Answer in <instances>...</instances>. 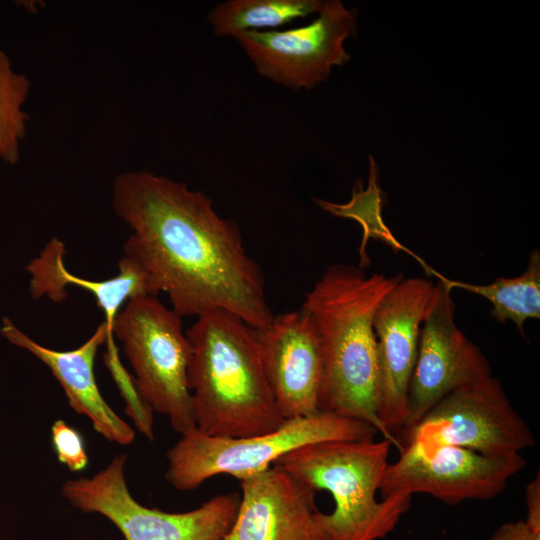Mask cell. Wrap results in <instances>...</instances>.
I'll return each instance as SVG.
<instances>
[{"label": "cell", "instance_id": "cell-1", "mask_svg": "<svg viewBox=\"0 0 540 540\" xmlns=\"http://www.w3.org/2000/svg\"><path fill=\"white\" fill-rule=\"evenodd\" d=\"M112 207L132 230L124 256L143 271L151 296L165 293L182 317L224 310L254 329L272 320L260 266L237 223L218 215L206 194L126 171L113 182Z\"/></svg>", "mask_w": 540, "mask_h": 540}, {"label": "cell", "instance_id": "cell-2", "mask_svg": "<svg viewBox=\"0 0 540 540\" xmlns=\"http://www.w3.org/2000/svg\"><path fill=\"white\" fill-rule=\"evenodd\" d=\"M402 278L366 275L361 268L335 264L306 294L301 307L310 315L321 345L319 411L368 423L390 442L378 415L373 318L382 298Z\"/></svg>", "mask_w": 540, "mask_h": 540}, {"label": "cell", "instance_id": "cell-3", "mask_svg": "<svg viewBox=\"0 0 540 540\" xmlns=\"http://www.w3.org/2000/svg\"><path fill=\"white\" fill-rule=\"evenodd\" d=\"M188 387L196 429L243 438L275 431L284 422L274 400L255 330L236 315L213 310L187 330Z\"/></svg>", "mask_w": 540, "mask_h": 540}, {"label": "cell", "instance_id": "cell-4", "mask_svg": "<svg viewBox=\"0 0 540 540\" xmlns=\"http://www.w3.org/2000/svg\"><path fill=\"white\" fill-rule=\"evenodd\" d=\"M392 443L382 440H339L304 445L273 466L288 472L316 492L328 491L335 507L319 512L332 540H381L409 510L411 495L376 497L389 464Z\"/></svg>", "mask_w": 540, "mask_h": 540}, {"label": "cell", "instance_id": "cell-5", "mask_svg": "<svg viewBox=\"0 0 540 540\" xmlns=\"http://www.w3.org/2000/svg\"><path fill=\"white\" fill-rule=\"evenodd\" d=\"M377 434L368 423L321 411L285 419L275 431L243 438L209 436L194 428L168 450L165 478L180 491L194 490L220 474L240 481L272 467L282 456L304 445L371 440Z\"/></svg>", "mask_w": 540, "mask_h": 540}, {"label": "cell", "instance_id": "cell-6", "mask_svg": "<svg viewBox=\"0 0 540 540\" xmlns=\"http://www.w3.org/2000/svg\"><path fill=\"white\" fill-rule=\"evenodd\" d=\"M182 318L157 297L143 295L125 303L112 327L134 370L140 395L181 435L196 428L188 387L191 345Z\"/></svg>", "mask_w": 540, "mask_h": 540}, {"label": "cell", "instance_id": "cell-7", "mask_svg": "<svg viewBox=\"0 0 540 540\" xmlns=\"http://www.w3.org/2000/svg\"><path fill=\"white\" fill-rule=\"evenodd\" d=\"M396 447L429 456L457 446L487 456L521 454L535 438L500 381L492 375L447 394L413 427L399 432Z\"/></svg>", "mask_w": 540, "mask_h": 540}, {"label": "cell", "instance_id": "cell-8", "mask_svg": "<svg viewBox=\"0 0 540 540\" xmlns=\"http://www.w3.org/2000/svg\"><path fill=\"white\" fill-rule=\"evenodd\" d=\"M126 455L114 456L91 477L66 481L61 493L75 508L110 520L125 540H223L239 506L237 493L220 494L191 511L148 508L131 495L125 478Z\"/></svg>", "mask_w": 540, "mask_h": 540}, {"label": "cell", "instance_id": "cell-9", "mask_svg": "<svg viewBox=\"0 0 540 540\" xmlns=\"http://www.w3.org/2000/svg\"><path fill=\"white\" fill-rule=\"evenodd\" d=\"M318 14L302 27L247 31L235 39L260 76L293 90L313 89L333 66L350 60L344 42L356 32V10L339 0L324 1Z\"/></svg>", "mask_w": 540, "mask_h": 540}, {"label": "cell", "instance_id": "cell-10", "mask_svg": "<svg viewBox=\"0 0 540 540\" xmlns=\"http://www.w3.org/2000/svg\"><path fill=\"white\" fill-rule=\"evenodd\" d=\"M451 288L440 277L421 324L408 389L406 430L455 389L492 375L479 347L456 326ZM400 431V432H401Z\"/></svg>", "mask_w": 540, "mask_h": 540}, {"label": "cell", "instance_id": "cell-11", "mask_svg": "<svg viewBox=\"0 0 540 540\" xmlns=\"http://www.w3.org/2000/svg\"><path fill=\"white\" fill-rule=\"evenodd\" d=\"M434 286L424 278H402L382 298L373 318L378 364V415L395 446V436L407 421L409 383L421 324Z\"/></svg>", "mask_w": 540, "mask_h": 540}, {"label": "cell", "instance_id": "cell-12", "mask_svg": "<svg viewBox=\"0 0 540 540\" xmlns=\"http://www.w3.org/2000/svg\"><path fill=\"white\" fill-rule=\"evenodd\" d=\"M526 464L521 454L487 456L457 446H442L429 456L402 449L388 464L379 491L382 497L424 493L448 505L489 500L502 493Z\"/></svg>", "mask_w": 540, "mask_h": 540}, {"label": "cell", "instance_id": "cell-13", "mask_svg": "<svg viewBox=\"0 0 540 540\" xmlns=\"http://www.w3.org/2000/svg\"><path fill=\"white\" fill-rule=\"evenodd\" d=\"M254 330L281 416L291 419L320 412L322 352L310 315L303 308L281 313Z\"/></svg>", "mask_w": 540, "mask_h": 540}, {"label": "cell", "instance_id": "cell-14", "mask_svg": "<svg viewBox=\"0 0 540 540\" xmlns=\"http://www.w3.org/2000/svg\"><path fill=\"white\" fill-rule=\"evenodd\" d=\"M235 520L223 540H332L319 521L316 491L279 467L240 480Z\"/></svg>", "mask_w": 540, "mask_h": 540}, {"label": "cell", "instance_id": "cell-15", "mask_svg": "<svg viewBox=\"0 0 540 540\" xmlns=\"http://www.w3.org/2000/svg\"><path fill=\"white\" fill-rule=\"evenodd\" d=\"M0 333L50 369L63 388L70 407L77 414L86 416L97 433L120 445L134 441L135 431L105 401L96 382L94 362L97 350L106 341L113 340L104 322L82 345L68 351L54 350L37 343L8 318H3Z\"/></svg>", "mask_w": 540, "mask_h": 540}, {"label": "cell", "instance_id": "cell-16", "mask_svg": "<svg viewBox=\"0 0 540 540\" xmlns=\"http://www.w3.org/2000/svg\"><path fill=\"white\" fill-rule=\"evenodd\" d=\"M64 253L63 242L54 237L40 255L27 265L26 270L31 275V295L34 298L47 296L54 302H61L67 297L66 286L88 291L102 309L104 323L110 336L114 337L112 327L122 305L131 298L150 295L145 274L138 265L123 256L119 262L118 275L101 281L81 278L66 268Z\"/></svg>", "mask_w": 540, "mask_h": 540}, {"label": "cell", "instance_id": "cell-17", "mask_svg": "<svg viewBox=\"0 0 540 540\" xmlns=\"http://www.w3.org/2000/svg\"><path fill=\"white\" fill-rule=\"evenodd\" d=\"M320 0H228L216 5L207 19L213 33L233 37L247 32H267L296 19L319 13Z\"/></svg>", "mask_w": 540, "mask_h": 540}, {"label": "cell", "instance_id": "cell-18", "mask_svg": "<svg viewBox=\"0 0 540 540\" xmlns=\"http://www.w3.org/2000/svg\"><path fill=\"white\" fill-rule=\"evenodd\" d=\"M448 286L466 289L480 295L492 304V315L500 323L512 321L523 332L528 319L540 317V253L529 255L528 265L519 276L496 278L485 285L468 284L445 278Z\"/></svg>", "mask_w": 540, "mask_h": 540}, {"label": "cell", "instance_id": "cell-19", "mask_svg": "<svg viewBox=\"0 0 540 540\" xmlns=\"http://www.w3.org/2000/svg\"><path fill=\"white\" fill-rule=\"evenodd\" d=\"M30 89L29 78L16 72L8 55L0 50V159L8 164H16L21 157L28 121L23 106Z\"/></svg>", "mask_w": 540, "mask_h": 540}, {"label": "cell", "instance_id": "cell-20", "mask_svg": "<svg viewBox=\"0 0 540 540\" xmlns=\"http://www.w3.org/2000/svg\"><path fill=\"white\" fill-rule=\"evenodd\" d=\"M104 359L126 402L128 416L138 431L149 440H153V409L140 395L134 377H131L122 366L115 344L108 346Z\"/></svg>", "mask_w": 540, "mask_h": 540}, {"label": "cell", "instance_id": "cell-21", "mask_svg": "<svg viewBox=\"0 0 540 540\" xmlns=\"http://www.w3.org/2000/svg\"><path fill=\"white\" fill-rule=\"evenodd\" d=\"M51 439L58 461L72 472L86 469L89 459L81 433L62 419L54 421Z\"/></svg>", "mask_w": 540, "mask_h": 540}, {"label": "cell", "instance_id": "cell-22", "mask_svg": "<svg viewBox=\"0 0 540 540\" xmlns=\"http://www.w3.org/2000/svg\"><path fill=\"white\" fill-rule=\"evenodd\" d=\"M526 518L523 519L533 531L540 533V474L525 489Z\"/></svg>", "mask_w": 540, "mask_h": 540}, {"label": "cell", "instance_id": "cell-23", "mask_svg": "<svg viewBox=\"0 0 540 540\" xmlns=\"http://www.w3.org/2000/svg\"><path fill=\"white\" fill-rule=\"evenodd\" d=\"M488 540H540V533L530 529L524 520L500 525Z\"/></svg>", "mask_w": 540, "mask_h": 540}]
</instances>
